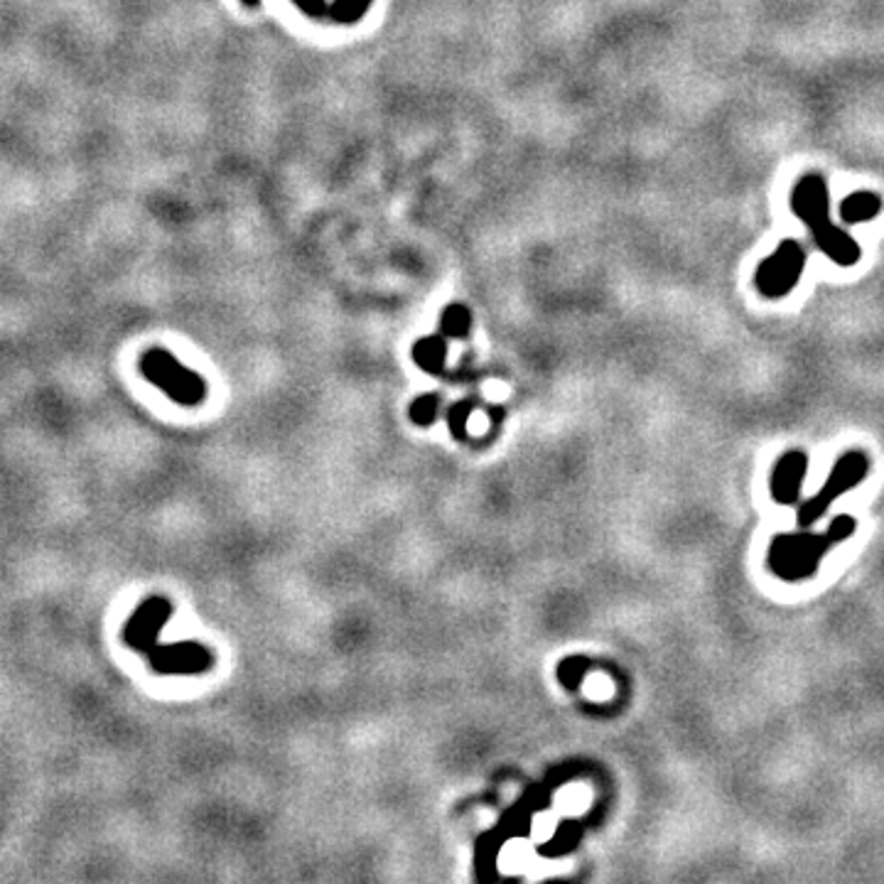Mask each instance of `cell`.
I'll return each instance as SVG.
<instances>
[{
	"instance_id": "cell-8",
	"label": "cell",
	"mask_w": 884,
	"mask_h": 884,
	"mask_svg": "<svg viewBox=\"0 0 884 884\" xmlns=\"http://www.w3.org/2000/svg\"><path fill=\"white\" fill-rule=\"evenodd\" d=\"M808 470V457L801 450H791L779 460V465L774 467L772 474V494L776 502L781 504H794L799 497L801 484Z\"/></svg>"
},
{
	"instance_id": "cell-9",
	"label": "cell",
	"mask_w": 884,
	"mask_h": 884,
	"mask_svg": "<svg viewBox=\"0 0 884 884\" xmlns=\"http://www.w3.org/2000/svg\"><path fill=\"white\" fill-rule=\"evenodd\" d=\"M308 18L332 20V23H357L374 0H293Z\"/></svg>"
},
{
	"instance_id": "cell-3",
	"label": "cell",
	"mask_w": 884,
	"mask_h": 884,
	"mask_svg": "<svg viewBox=\"0 0 884 884\" xmlns=\"http://www.w3.org/2000/svg\"><path fill=\"white\" fill-rule=\"evenodd\" d=\"M140 374L180 406H197L207 396L202 376L180 364L168 349H148L140 359Z\"/></svg>"
},
{
	"instance_id": "cell-6",
	"label": "cell",
	"mask_w": 884,
	"mask_h": 884,
	"mask_svg": "<svg viewBox=\"0 0 884 884\" xmlns=\"http://www.w3.org/2000/svg\"><path fill=\"white\" fill-rule=\"evenodd\" d=\"M170 617H172V605L165 597H148L143 605H138V610L131 614V619L126 622L123 642L140 654H150L158 646L160 629L165 627V622Z\"/></svg>"
},
{
	"instance_id": "cell-10",
	"label": "cell",
	"mask_w": 884,
	"mask_h": 884,
	"mask_svg": "<svg viewBox=\"0 0 884 884\" xmlns=\"http://www.w3.org/2000/svg\"><path fill=\"white\" fill-rule=\"evenodd\" d=\"M445 339H448L445 334H442V337L433 334V337H423V339H418L413 344L411 357L420 366V369L428 371V374H433V376L442 374V369H445V359H448Z\"/></svg>"
},
{
	"instance_id": "cell-15",
	"label": "cell",
	"mask_w": 884,
	"mask_h": 884,
	"mask_svg": "<svg viewBox=\"0 0 884 884\" xmlns=\"http://www.w3.org/2000/svg\"><path fill=\"white\" fill-rule=\"evenodd\" d=\"M582 666H585V661H582V659H568V661L560 664V668H558L560 681H563L565 686H575L580 681V673L585 671Z\"/></svg>"
},
{
	"instance_id": "cell-12",
	"label": "cell",
	"mask_w": 884,
	"mask_h": 884,
	"mask_svg": "<svg viewBox=\"0 0 884 884\" xmlns=\"http://www.w3.org/2000/svg\"><path fill=\"white\" fill-rule=\"evenodd\" d=\"M472 330V312L470 308L452 303L442 310L440 317V334H445L448 339H465Z\"/></svg>"
},
{
	"instance_id": "cell-11",
	"label": "cell",
	"mask_w": 884,
	"mask_h": 884,
	"mask_svg": "<svg viewBox=\"0 0 884 884\" xmlns=\"http://www.w3.org/2000/svg\"><path fill=\"white\" fill-rule=\"evenodd\" d=\"M882 209V202L877 194L872 192H855L853 197H848L843 202V219L850 224H858V222H870L875 219Z\"/></svg>"
},
{
	"instance_id": "cell-4",
	"label": "cell",
	"mask_w": 884,
	"mask_h": 884,
	"mask_svg": "<svg viewBox=\"0 0 884 884\" xmlns=\"http://www.w3.org/2000/svg\"><path fill=\"white\" fill-rule=\"evenodd\" d=\"M867 472H870V460L865 452L853 450V452H848V455L840 457L833 472H830L828 482L823 484V489L818 492L811 502H806L801 506L799 526L801 528L813 526L828 511V506L833 504L838 497H843L848 489H853L855 484L865 479Z\"/></svg>"
},
{
	"instance_id": "cell-2",
	"label": "cell",
	"mask_w": 884,
	"mask_h": 884,
	"mask_svg": "<svg viewBox=\"0 0 884 884\" xmlns=\"http://www.w3.org/2000/svg\"><path fill=\"white\" fill-rule=\"evenodd\" d=\"M794 212L799 214L801 222L811 226L816 236V244L833 258L836 263L850 266L858 261L860 249L858 244L850 239L845 231L828 217V187L818 175H806L794 190Z\"/></svg>"
},
{
	"instance_id": "cell-13",
	"label": "cell",
	"mask_w": 884,
	"mask_h": 884,
	"mask_svg": "<svg viewBox=\"0 0 884 884\" xmlns=\"http://www.w3.org/2000/svg\"><path fill=\"white\" fill-rule=\"evenodd\" d=\"M438 408H440V398L435 394H425V396H418L416 401L411 403V420L416 425L425 428V425H433L435 418H438Z\"/></svg>"
},
{
	"instance_id": "cell-16",
	"label": "cell",
	"mask_w": 884,
	"mask_h": 884,
	"mask_svg": "<svg viewBox=\"0 0 884 884\" xmlns=\"http://www.w3.org/2000/svg\"><path fill=\"white\" fill-rule=\"evenodd\" d=\"M244 3H246V6H251V8H254V6H258V3H261V0H244Z\"/></svg>"
},
{
	"instance_id": "cell-7",
	"label": "cell",
	"mask_w": 884,
	"mask_h": 884,
	"mask_svg": "<svg viewBox=\"0 0 884 884\" xmlns=\"http://www.w3.org/2000/svg\"><path fill=\"white\" fill-rule=\"evenodd\" d=\"M150 666L155 668L158 673L165 676H190V673H202L214 664L212 654L204 649V646L194 642H182V644H165L155 646L153 651L148 654Z\"/></svg>"
},
{
	"instance_id": "cell-14",
	"label": "cell",
	"mask_w": 884,
	"mask_h": 884,
	"mask_svg": "<svg viewBox=\"0 0 884 884\" xmlns=\"http://www.w3.org/2000/svg\"><path fill=\"white\" fill-rule=\"evenodd\" d=\"M472 416V403L462 401L457 406L450 408V430L455 433V438L465 440L467 438V420Z\"/></svg>"
},
{
	"instance_id": "cell-5",
	"label": "cell",
	"mask_w": 884,
	"mask_h": 884,
	"mask_svg": "<svg viewBox=\"0 0 884 884\" xmlns=\"http://www.w3.org/2000/svg\"><path fill=\"white\" fill-rule=\"evenodd\" d=\"M804 266H806V254L801 246L796 241H786L759 266L757 285L764 295L781 298L796 285Z\"/></svg>"
},
{
	"instance_id": "cell-1",
	"label": "cell",
	"mask_w": 884,
	"mask_h": 884,
	"mask_svg": "<svg viewBox=\"0 0 884 884\" xmlns=\"http://www.w3.org/2000/svg\"><path fill=\"white\" fill-rule=\"evenodd\" d=\"M855 521L850 516H838L826 533H784L774 538L769 548V568L784 580H801L816 573L821 558L830 546L853 536Z\"/></svg>"
}]
</instances>
